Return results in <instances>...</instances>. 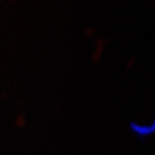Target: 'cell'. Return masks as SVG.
<instances>
[{
  "mask_svg": "<svg viewBox=\"0 0 155 155\" xmlns=\"http://www.w3.org/2000/svg\"><path fill=\"white\" fill-rule=\"evenodd\" d=\"M130 127L139 136H145L149 134L154 131V129H151L149 126H140L136 124H131Z\"/></svg>",
  "mask_w": 155,
  "mask_h": 155,
  "instance_id": "6da1fadb",
  "label": "cell"
}]
</instances>
